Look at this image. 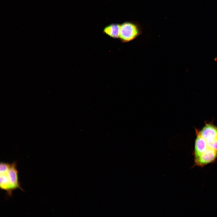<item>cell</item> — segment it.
Wrapping results in <instances>:
<instances>
[{"mask_svg":"<svg viewBox=\"0 0 217 217\" xmlns=\"http://www.w3.org/2000/svg\"><path fill=\"white\" fill-rule=\"evenodd\" d=\"M8 171L0 172V187L2 190L6 191L9 196H11L14 190L8 175Z\"/></svg>","mask_w":217,"mask_h":217,"instance_id":"4","label":"cell"},{"mask_svg":"<svg viewBox=\"0 0 217 217\" xmlns=\"http://www.w3.org/2000/svg\"><path fill=\"white\" fill-rule=\"evenodd\" d=\"M120 25L112 23L106 26L103 29V33L113 39L119 38Z\"/></svg>","mask_w":217,"mask_h":217,"instance_id":"5","label":"cell"},{"mask_svg":"<svg viewBox=\"0 0 217 217\" xmlns=\"http://www.w3.org/2000/svg\"><path fill=\"white\" fill-rule=\"evenodd\" d=\"M141 33L140 30L136 24L125 22L120 24L119 39L122 42H128L135 39Z\"/></svg>","mask_w":217,"mask_h":217,"instance_id":"2","label":"cell"},{"mask_svg":"<svg viewBox=\"0 0 217 217\" xmlns=\"http://www.w3.org/2000/svg\"><path fill=\"white\" fill-rule=\"evenodd\" d=\"M195 133L194 158L205 154H217V126L212 122H206L201 129H196Z\"/></svg>","mask_w":217,"mask_h":217,"instance_id":"1","label":"cell"},{"mask_svg":"<svg viewBox=\"0 0 217 217\" xmlns=\"http://www.w3.org/2000/svg\"><path fill=\"white\" fill-rule=\"evenodd\" d=\"M215 61H217V57L215 58Z\"/></svg>","mask_w":217,"mask_h":217,"instance_id":"7","label":"cell"},{"mask_svg":"<svg viewBox=\"0 0 217 217\" xmlns=\"http://www.w3.org/2000/svg\"><path fill=\"white\" fill-rule=\"evenodd\" d=\"M8 175L14 190L19 189L23 191L20 186L18 177V171L17 169V163L14 162L10 163L8 171Z\"/></svg>","mask_w":217,"mask_h":217,"instance_id":"3","label":"cell"},{"mask_svg":"<svg viewBox=\"0 0 217 217\" xmlns=\"http://www.w3.org/2000/svg\"><path fill=\"white\" fill-rule=\"evenodd\" d=\"M10 165V163L1 162L0 164V172H3L8 171Z\"/></svg>","mask_w":217,"mask_h":217,"instance_id":"6","label":"cell"}]
</instances>
